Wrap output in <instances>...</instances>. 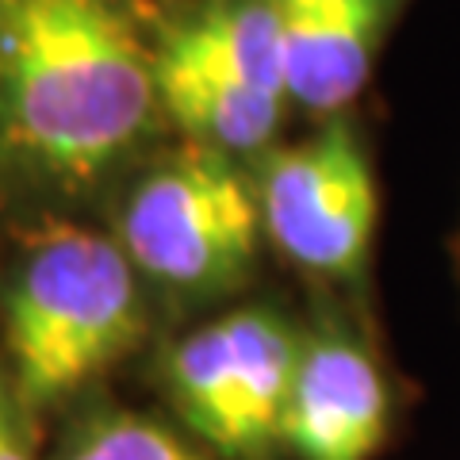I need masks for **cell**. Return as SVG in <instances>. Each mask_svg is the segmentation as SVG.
Wrapping results in <instances>:
<instances>
[{"instance_id": "1", "label": "cell", "mask_w": 460, "mask_h": 460, "mask_svg": "<svg viewBox=\"0 0 460 460\" xmlns=\"http://www.w3.org/2000/svg\"><path fill=\"white\" fill-rule=\"evenodd\" d=\"M154 58L111 0H0V142L84 184L150 127Z\"/></svg>"}, {"instance_id": "2", "label": "cell", "mask_w": 460, "mask_h": 460, "mask_svg": "<svg viewBox=\"0 0 460 460\" xmlns=\"http://www.w3.org/2000/svg\"><path fill=\"white\" fill-rule=\"evenodd\" d=\"M142 334L135 265L119 242L50 226L12 280L4 341L27 402H50L111 368Z\"/></svg>"}, {"instance_id": "3", "label": "cell", "mask_w": 460, "mask_h": 460, "mask_svg": "<svg viewBox=\"0 0 460 460\" xmlns=\"http://www.w3.org/2000/svg\"><path fill=\"white\" fill-rule=\"evenodd\" d=\"M261 223V199L226 154L192 146L131 192L119 246L146 277L184 292H211L250 269Z\"/></svg>"}, {"instance_id": "4", "label": "cell", "mask_w": 460, "mask_h": 460, "mask_svg": "<svg viewBox=\"0 0 460 460\" xmlns=\"http://www.w3.org/2000/svg\"><path fill=\"white\" fill-rule=\"evenodd\" d=\"M269 238L311 272L357 277L376 234V177L349 123L330 119L311 138L284 146L261 172Z\"/></svg>"}, {"instance_id": "5", "label": "cell", "mask_w": 460, "mask_h": 460, "mask_svg": "<svg viewBox=\"0 0 460 460\" xmlns=\"http://www.w3.org/2000/svg\"><path fill=\"white\" fill-rule=\"evenodd\" d=\"M387 438V387L376 361L341 334L304 345L280 441L299 460H372Z\"/></svg>"}, {"instance_id": "6", "label": "cell", "mask_w": 460, "mask_h": 460, "mask_svg": "<svg viewBox=\"0 0 460 460\" xmlns=\"http://www.w3.org/2000/svg\"><path fill=\"white\" fill-rule=\"evenodd\" d=\"M284 89L307 111H341L361 96L380 39V0H277Z\"/></svg>"}, {"instance_id": "7", "label": "cell", "mask_w": 460, "mask_h": 460, "mask_svg": "<svg viewBox=\"0 0 460 460\" xmlns=\"http://www.w3.org/2000/svg\"><path fill=\"white\" fill-rule=\"evenodd\" d=\"M154 84L165 115L204 150L250 154L261 150L280 127V96L250 89L172 39L154 54Z\"/></svg>"}, {"instance_id": "8", "label": "cell", "mask_w": 460, "mask_h": 460, "mask_svg": "<svg viewBox=\"0 0 460 460\" xmlns=\"http://www.w3.org/2000/svg\"><path fill=\"white\" fill-rule=\"evenodd\" d=\"M234 326V422H230V456H261L280 441L288 395L296 384L304 345L272 311H238Z\"/></svg>"}, {"instance_id": "9", "label": "cell", "mask_w": 460, "mask_h": 460, "mask_svg": "<svg viewBox=\"0 0 460 460\" xmlns=\"http://www.w3.org/2000/svg\"><path fill=\"white\" fill-rule=\"evenodd\" d=\"M169 39L246 81L250 89L288 100L277 0H215L199 16L169 31Z\"/></svg>"}, {"instance_id": "10", "label": "cell", "mask_w": 460, "mask_h": 460, "mask_svg": "<svg viewBox=\"0 0 460 460\" xmlns=\"http://www.w3.org/2000/svg\"><path fill=\"white\" fill-rule=\"evenodd\" d=\"M234 372L238 349L230 314L199 326L169 357V387L184 422L223 453L230 445V422H234Z\"/></svg>"}, {"instance_id": "11", "label": "cell", "mask_w": 460, "mask_h": 460, "mask_svg": "<svg viewBox=\"0 0 460 460\" xmlns=\"http://www.w3.org/2000/svg\"><path fill=\"white\" fill-rule=\"evenodd\" d=\"M62 460H204L177 434L138 414H108L84 426Z\"/></svg>"}, {"instance_id": "12", "label": "cell", "mask_w": 460, "mask_h": 460, "mask_svg": "<svg viewBox=\"0 0 460 460\" xmlns=\"http://www.w3.org/2000/svg\"><path fill=\"white\" fill-rule=\"evenodd\" d=\"M0 460H31L27 441L16 426V414H12V407L4 399H0Z\"/></svg>"}]
</instances>
